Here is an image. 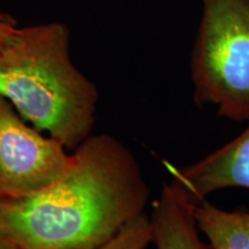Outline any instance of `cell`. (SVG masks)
<instances>
[{
  "instance_id": "obj_1",
  "label": "cell",
  "mask_w": 249,
  "mask_h": 249,
  "mask_svg": "<svg viewBox=\"0 0 249 249\" xmlns=\"http://www.w3.org/2000/svg\"><path fill=\"white\" fill-rule=\"evenodd\" d=\"M149 198L130 149L110 134H91L54 182L29 197L0 200V227L21 249H97L144 213Z\"/></svg>"
},
{
  "instance_id": "obj_2",
  "label": "cell",
  "mask_w": 249,
  "mask_h": 249,
  "mask_svg": "<svg viewBox=\"0 0 249 249\" xmlns=\"http://www.w3.org/2000/svg\"><path fill=\"white\" fill-rule=\"evenodd\" d=\"M0 97L70 151L92 134L98 90L71 60L62 23L18 28L0 49Z\"/></svg>"
},
{
  "instance_id": "obj_3",
  "label": "cell",
  "mask_w": 249,
  "mask_h": 249,
  "mask_svg": "<svg viewBox=\"0 0 249 249\" xmlns=\"http://www.w3.org/2000/svg\"><path fill=\"white\" fill-rule=\"evenodd\" d=\"M191 76L197 107L249 121V0H202Z\"/></svg>"
},
{
  "instance_id": "obj_4",
  "label": "cell",
  "mask_w": 249,
  "mask_h": 249,
  "mask_svg": "<svg viewBox=\"0 0 249 249\" xmlns=\"http://www.w3.org/2000/svg\"><path fill=\"white\" fill-rule=\"evenodd\" d=\"M71 151L0 97V200L36 194L66 172Z\"/></svg>"
},
{
  "instance_id": "obj_5",
  "label": "cell",
  "mask_w": 249,
  "mask_h": 249,
  "mask_svg": "<svg viewBox=\"0 0 249 249\" xmlns=\"http://www.w3.org/2000/svg\"><path fill=\"white\" fill-rule=\"evenodd\" d=\"M171 180L195 203L227 188L249 189V126L232 141L187 166L165 161Z\"/></svg>"
},
{
  "instance_id": "obj_6",
  "label": "cell",
  "mask_w": 249,
  "mask_h": 249,
  "mask_svg": "<svg viewBox=\"0 0 249 249\" xmlns=\"http://www.w3.org/2000/svg\"><path fill=\"white\" fill-rule=\"evenodd\" d=\"M194 207L195 202L178 183H164L149 214L156 249H213L201 239Z\"/></svg>"
},
{
  "instance_id": "obj_7",
  "label": "cell",
  "mask_w": 249,
  "mask_h": 249,
  "mask_svg": "<svg viewBox=\"0 0 249 249\" xmlns=\"http://www.w3.org/2000/svg\"><path fill=\"white\" fill-rule=\"evenodd\" d=\"M194 216L213 249H249V213L224 210L203 200L195 203Z\"/></svg>"
},
{
  "instance_id": "obj_8",
  "label": "cell",
  "mask_w": 249,
  "mask_h": 249,
  "mask_svg": "<svg viewBox=\"0 0 249 249\" xmlns=\"http://www.w3.org/2000/svg\"><path fill=\"white\" fill-rule=\"evenodd\" d=\"M151 242L150 216L144 213L127 224L111 240L97 249H145Z\"/></svg>"
},
{
  "instance_id": "obj_9",
  "label": "cell",
  "mask_w": 249,
  "mask_h": 249,
  "mask_svg": "<svg viewBox=\"0 0 249 249\" xmlns=\"http://www.w3.org/2000/svg\"><path fill=\"white\" fill-rule=\"evenodd\" d=\"M18 24L11 15L0 9V49L7 44L18 29Z\"/></svg>"
},
{
  "instance_id": "obj_10",
  "label": "cell",
  "mask_w": 249,
  "mask_h": 249,
  "mask_svg": "<svg viewBox=\"0 0 249 249\" xmlns=\"http://www.w3.org/2000/svg\"><path fill=\"white\" fill-rule=\"evenodd\" d=\"M0 249H21L0 227Z\"/></svg>"
}]
</instances>
